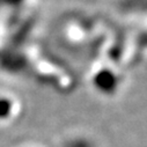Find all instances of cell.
Segmentation results:
<instances>
[{"label": "cell", "mask_w": 147, "mask_h": 147, "mask_svg": "<svg viewBox=\"0 0 147 147\" xmlns=\"http://www.w3.org/2000/svg\"><path fill=\"white\" fill-rule=\"evenodd\" d=\"M21 113L19 100L8 93H0V124L15 121Z\"/></svg>", "instance_id": "cell-1"}, {"label": "cell", "mask_w": 147, "mask_h": 147, "mask_svg": "<svg viewBox=\"0 0 147 147\" xmlns=\"http://www.w3.org/2000/svg\"><path fill=\"white\" fill-rule=\"evenodd\" d=\"M59 147H100V145L90 133L72 131L61 137Z\"/></svg>", "instance_id": "cell-2"}, {"label": "cell", "mask_w": 147, "mask_h": 147, "mask_svg": "<svg viewBox=\"0 0 147 147\" xmlns=\"http://www.w3.org/2000/svg\"><path fill=\"white\" fill-rule=\"evenodd\" d=\"M22 147H40V146H34V145H30V146H22Z\"/></svg>", "instance_id": "cell-3"}]
</instances>
